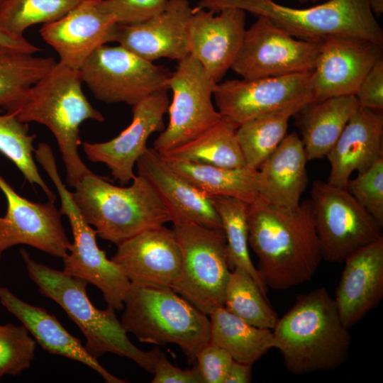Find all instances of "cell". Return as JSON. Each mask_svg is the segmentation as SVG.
Returning a JSON list of instances; mask_svg holds the SVG:
<instances>
[{"instance_id":"obj_1","label":"cell","mask_w":383,"mask_h":383,"mask_svg":"<svg viewBox=\"0 0 383 383\" xmlns=\"http://www.w3.org/2000/svg\"><path fill=\"white\" fill-rule=\"evenodd\" d=\"M247 222L248 244L268 289L286 290L313 277L322 255L309 199L286 209L259 196L248 204Z\"/></svg>"},{"instance_id":"obj_2","label":"cell","mask_w":383,"mask_h":383,"mask_svg":"<svg viewBox=\"0 0 383 383\" xmlns=\"http://www.w3.org/2000/svg\"><path fill=\"white\" fill-rule=\"evenodd\" d=\"M273 348L294 374L336 370L350 354L352 338L325 287L299 294L272 329Z\"/></svg>"},{"instance_id":"obj_3","label":"cell","mask_w":383,"mask_h":383,"mask_svg":"<svg viewBox=\"0 0 383 383\" xmlns=\"http://www.w3.org/2000/svg\"><path fill=\"white\" fill-rule=\"evenodd\" d=\"M82 84L79 70L57 62L11 113L23 123L35 122L50 129L62 155L67 184L73 188L91 172L79 154L80 126L89 119L99 122L104 120L101 113L87 99Z\"/></svg>"},{"instance_id":"obj_4","label":"cell","mask_w":383,"mask_h":383,"mask_svg":"<svg viewBox=\"0 0 383 383\" xmlns=\"http://www.w3.org/2000/svg\"><path fill=\"white\" fill-rule=\"evenodd\" d=\"M20 254L30 279L40 294L56 302L78 326L85 337L84 348L94 358L113 353L134 361L153 374L162 353L155 347L150 351L137 348L118 319L115 309H99L89 300L85 280L70 276L35 261L24 249Z\"/></svg>"},{"instance_id":"obj_5","label":"cell","mask_w":383,"mask_h":383,"mask_svg":"<svg viewBox=\"0 0 383 383\" xmlns=\"http://www.w3.org/2000/svg\"><path fill=\"white\" fill-rule=\"evenodd\" d=\"M118 187L92 172L71 192L84 219L102 239L116 245L140 232L171 222L169 212L149 181L138 174Z\"/></svg>"},{"instance_id":"obj_6","label":"cell","mask_w":383,"mask_h":383,"mask_svg":"<svg viewBox=\"0 0 383 383\" xmlns=\"http://www.w3.org/2000/svg\"><path fill=\"white\" fill-rule=\"evenodd\" d=\"M196 8L214 13L226 8L240 9L267 18L298 39L321 41L328 35H350L383 46V30L370 9V0H328L303 9L274 0H199Z\"/></svg>"},{"instance_id":"obj_7","label":"cell","mask_w":383,"mask_h":383,"mask_svg":"<svg viewBox=\"0 0 383 383\" xmlns=\"http://www.w3.org/2000/svg\"><path fill=\"white\" fill-rule=\"evenodd\" d=\"M121 323L141 343L178 345L188 362L211 339V321L171 288L131 286L125 298Z\"/></svg>"},{"instance_id":"obj_8","label":"cell","mask_w":383,"mask_h":383,"mask_svg":"<svg viewBox=\"0 0 383 383\" xmlns=\"http://www.w3.org/2000/svg\"><path fill=\"white\" fill-rule=\"evenodd\" d=\"M34 154L57 189L61 201L60 211L67 217L72 232L71 247L62 258V271L96 286L102 292L107 306L122 310L131 288L130 281L98 246L96 231L84 219L71 192L62 182L50 146L40 143Z\"/></svg>"},{"instance_id":"obj_9","label":"cell","mask_w":383,"mask_h":383,"mask_svg":"<svg viewBox=\"0 0 383 383\" xmlns=\"http://www.w3.org/2000/svg\"><path fill=\"white\" fill-rule=\"evenodd\" d=\"M182 252L179 276L172 289L203 313L209 315L223 306L231 270L223 229L193 222L173 223Z\"/></svg>"},{"instance_id":"obj_10","label":"cell","mask_w":383,"mask_h":383,"mask_svg":"<svg viewBox=\"0 0 383 383\" xmlns=\"http://www.w3.org/2000/svg\"><path fill=\"white\" fill-rule=\"evenodd\" d=\"M309 200L322 259L326 261L343 262L382 237V227L346 188L316 180Z\"/></svg>"},{"instance_id":"obj_11","label":"cell","mask_w":383,"mask_h":383,"mask_svg":"<svg viewBox=\"0 0 383 383\" xmlns=\"http://www.w3.org/2000/svg\"><path fill=\"white\" fill-rule=\"evenodd\" d=\"M216 82L191 54L178 61L167 86L172 92L168 125L152 148L165 153L195 138L221 118L212 101Z\"/></svg>"},{"instance_id":"obj_12","label":"cell","mask_w":383,"mask_h":383,"mask_svg":"<svg viewBox=\"0 0 383 383\" xmlns=\"http://www.w3.org/2000/svg\"><path fill=\"white\" fill-rule=\"evenodd\" d=\"M79 71L82 82L98 100L132 106L153 93L168 89L171 74L120 45L99 47Z\"/></svg>"},{"instance_id":"obj_13","label":"cell","mask_w":383,"mask_h":383,"mask_svg":"<svg viewBox=\"0 0 383 383\" xmlns=\"http://www.w3.org/2000/svg\"><path fill=\"white\" fill-rule=\"evenodd\" d=\"M245 30L231 67L245 79L313 71L321 41L296 38L264 16Z\"/></svg>"},{"instance_id":"obj_14","label":"cell","mask_w":383,"mask_h":383,"mask_svg":"<svg viewBox=\"0 0 383 383\" xmlns=\"http://www.w3.org/2000/svg\"><path fill=\"white\" fill-rule=\"evenodd\" d=\"M215 104L221 116L238 128L260 115L313 101V71L216 84Z\"/></svg>"},{"instance_id":"obj_15","label":"cell","mask_w":383,"mask_h":383,"mask_svg":"<svg viewBox=\"0 0 383 383\" xmlns=\"http://www.w3.org/2000/svg\"><path fill=\"white\" fill-rule=\"evenodd\" d=\"M0 189L7 201L6 212L0 216V260L4 251L21 244L62 259L72 243L55 201H30L18 194L1 175Z\"/></svg>"},{"instance_id":"obj_16","label":"cell","mask_w":383,"mask_h":383,"mask_svg":"<svg viewBox=\"0 0 383 383\" xmlns=\"http://www.w3.org/2000/svg\"><path fill=\"white\" fill-rule=\"evenodd\" d=\"M383 46L350 35H332L321 42L313 89L315 101L355 95L375 63L383 58Z\"/></svg>"},{"instance_id":"obj_17","label":"cell","mask_w":383,"mask_h":383,"mask_svg":"<svg viewBox=\"0 0 383 383\" xmlns=\"http://www.w3.org/2000/svg\"><path fill=\"white\" fill-rule=\"evenodd\" d=\"M167 91L153 93L133 106L131 123L114 138L83 143L87 158L106 165L121 185L128 184L135 177L134 165L148 148L149 137L165 128L164 116L170 104Z\"/></svg>"},{"instance_id":"obj_18","label":"cell","mask_w":383,"mask_h":383,"mask_svg":"<svg viewBox=\"0 0 383 383\" xmlns=\"http://www.w3.org/2000/svg\"><path fill=\"white\" fill-rule=\"evenodd\" d=\"M111 260L131 286L172 289L179 274L182 252L173 229L162 225L118 244Z\"/></svg>"},{"instance_id":"obj_19","label":"cell","mask_w":383,"mask_h":383,"mask_svg":"<svg viewBox=\"0 0 383 383\" xmlns=\"http://www.w3.org/2000/svg\"><path fill=\"white\" fill-rule=\"evenodd\" d=\"M117 26L99 0H86L61 18L43 24L40 33L58 54L59 62L79 70L97 48L116 41Z\"/></svg>"},{"instance_id":"obj_20","label":"cell","mask_w":383,"mask_h":383,"mask_svg":"<svg viewBox=\"0 0 383 383\" xmlns=\"http://www.w3.org/2000/svg\"><path fill=\"white\" fill-rule=\"evenodd\" d=\"M192 11L188 0H169L163 10L144 21L118 24L115 42L150 62L162 57L179 61L190 55Z\"/></svg>"},{"instance_id":"obj_21","label":"cell","mask_w":383,"mask_h":383,"mask_svg":"<svg viewBox=\"0 0 383 383\" xmlns=\"http://www.w3.org/2000/svg\"><path fill=\"white\" fill-rule=\"evenodd\" d=\"M246 12L226 8L218 13L193 8L188 32L189 52L218 83L239 52L245 28Z\"/></svg>"},{"instance_id":"obj_22","label":"cell","mask_w":383,"mask_h":383,"mask_svg":"<svg viewBox=\"0 0 383 383\" xmlns=\"http://www.w3.org/2000/svg\"><path fill=\"white\" fill-rule=\"evenodd\" d=\"M136 165L138 174L149 181L165 204L172 223L193 222L223 229L211 198L173 170L152 148L145 150Z\"/></svg>"},{"instance_id":"obj_23","label":"cell","mask_w":383,"mask_h":383,"mask_svg":"<svg viewBox=\"0 0 383 383\" xmlns=\"http://www.w3.org/2000/svg\"><path fill=\"white\" fill-rule=\"evenodd\" d=\"M344 262L334 300L343 323L350 328L383 297V236Z\"/></svg>"},{"instance_id":"obj_24","label":"cell","mask_w":383,"mask_h":383,"mask_svg":"<svg viewBox=\"0 0 383 383\" xmlns=\"http://www.w3.org/2000/svg\"><path fill=\"white\" fill-rule=\"evenodd\" d=\"M326 157L331 164L327 182L346 188L354 171L362 173L383 158V111L360 106Z\"/></svg>"},{"instance_id":"obj_25","label":"cell","mask_w":383,"mask_h":383,"mask_svg":"<svg viewBox=\"0 0 383 383\" xmlns=\"http://www.w3.org/2000/svg\"><path fill=\"white\" fill-rule=\"evenodd\" d=\"M0 303L22 323L44 350L84 364L108 383L128 382L109 372L87 352L80 340L70 334L55 316L45 309L23 301L4 287H0Z\"/></svg>"},{"instance_id":"obj_26","label":"cell","mask_w":383,"mask_h":383,"mask_svg":"<svg viewBox=\"0 0 383 383\" xmlns=\"http://www.w3.org/2000/svg\"><path fill=\"white\" fill-rule=\"evenodd\" d=\"M307 162L300 137L294 131L287 134L257 169L260 197L279 207H297L308 184Z\"/></svg>"},{"instance_id":"obj_27","label":"cell","mask_w":383,"mask_h":383,"mask_svg":"<svg viewBox=\"0 0 383 383\" xmlns=\"http://www.w3.org/2000/svg\"><path fill=\"white\" fill-rule=\"evenodd\" d=\"M360 106L355 95L313 101L294 114L308 161L326 157Z\"/></svg>"},{"instance_id":"obj_28","label":"cell","mask_w":383,"mask_h":383,"mask_svg":"<svg viewBox=\"0 0 383 383\" xmlns=\"http://www.w3.org/2000/svg\"><path fill=\"white\" fill-rule=\"evenodd\" d=\"M162 157L173 170L209 198L231 197L249 204L260 196L256 169L223 167Z\"/></svg>"},{"instance_id":"obj_29","label":"cell","mask_w":383,"mask_h":383,"mask_svg":"<svg viewBox=\"0 0 383 383\" xmlns=\"http://www.w3.org/2000/svg\"><path fill=\"white\" fill-rule=\"evenodd\" d=\"M210 341L226 350L233 360L252 365L273 348L272 330L248 323L218 307L209 315Z\"/></svg>"},{"instance_id":"obj_30","label":"cell","mask_w":383,"mask_h":383,"mask_svg":"<svg viewBox=\"0 0 383 383\" xmlns=\"http://www.w3.org/2000/svg\"><path fill=\"white\" fill-rule=\"evenodd\" d=\"M237 128L235 124L222 117L195 138L160 155L167 159L223 167H245L236 137Z\"/></svg>"},{"instance_id":"obj_31","label":"cell","mask_w":383,"mask_h":383,"mask_svg":"<svg viewBox=\"0 0 383 383\" xmlns=\"http://www.w3.org/2000/svg\"><path fill=\"white\" fill-rule=\"evenodd\" d=\"M57 63L52 57H38L14 48L0 47V107L13 113L29 90Z\"/></svg>"},{"instance_id":"obj_32","label":"cell","mask_w":383,"mask_h":383,"mask_svg":"<svg viewBox=\"0 0 383 383\" xmlns=\"http://www.w3.org/2000/svg\"><path fill=\"white\" fill-rule=\"evenodd\" d=\"M301 106L260 115L237 128L236 137L246 166L256 170L260 167L286 136L289 119Z\"/></svg>"},{"instance_id":"obj_33","label":"cell","mask_w":383,"mask_h":383,"mask_svg":"<svg viewBox=\"0 0 383 383\" xmlns=\"http://www.w3.org/2000/svg\"><path fill=\"white\" fill-rule=\"evenodd\" d=\"M211 200L221 218L226 235L227 260L231 270L235 267L246 270L267 296L268 288L260 277L248 250V204L231 197H213Z\"/></svg>"},{"instance_id":"obj_34","label":"cell","mask_w":383,"mask_h":383,"mask_svg":"<svg viewBox=\"0 0 383 383\" xmlns=\"http://www.w3.org/2000/svg\"><path fill=\"white\" fill-rule=\"evenodd\" d=\"M223 306L248 323L260 328L272 330L278 319L253 277L240 267L231 271Z\"/></svg>"},{"instance_id":"obj_35","label":"cell","mask_w":383,"mask_h":383,"mask_svg":"<svg viewBox=\"0 0 383 383\" xmlns=\"http://www.w3.org/2000/svg\"><path fill=\"white\" fill-rule=\"evenodd\" d=\"M35 138L29 133L28 123L13 113H0V152L17 167L26 181L39 186L49 200L55 201L56 196L41 177L34 160Z\"/></svg>"},{"instance_id":"obj_36","label":"cell","mask_w":383,"mask_h":383,"mask_svg":"<svg viewBox=\"0 0 383 383\" xmlns=\"http://www.w3.org/2000/svg\"><path fill=\"white\" fill-rule=\"evenodd\" d=\"M86 0H6L0 9V31L23 38L29 27L50 23Z\"/></svg>"},{"instance_id":"obj_37","label":"cell","mask_w":383,"mask_h":383,"mask_svg":"<svg viewBox=\"0 0 383 383\" xmlns=\"http://www.w3.org/2000/svg\"><path fill=\"white\" fill-rule=\"evenodd\" d=\"M36 342L27 328L12 323L0 325V381L28 369L35 357Z\"/></svg>"},{"instance_id":"obj_38","label":"cell","mask_w":383,"mask_h":383,"mask_svg":"<svg viewBox=\"0 0 383 383\" xmlns=\"http://www.w3.org/2000/svg\"><path fill=\"white\" fill-rule=\"evenodd\" d=\"M346 189L383 227V158L366 171L349 179Z\"/></svg>"},{"instance_id":"obj_39","label":"cell","mask_w":383,"mask_h":383,"mask_svg":"<svg viewBox=\"0 0 383 383\" xmlns=\"http://www.w3.org/2000/svg\"><path fill=\"white\" fill-rule=\"evenodd\" d=\"M169 0H99L100 9L118 24L144 21L160 12Z\"/></svg>"},{"instance_id":"obj_40","label":"cell","mask_w":383,"mask_h":383,"mask_svg":"<svg viewBox=\"0 0 383 383\" xmlns=\"http://www.w3.org/2000/svg\"><path fill=\"white\" fill-rule=\"evenodd\" d=\"M233 360L226 350L209 341L197 352L195 365L204 383H223Z\"/></svg>"},{"instance_id":"obj_41","label":"cell","mask_w":383,"mask_h":383,"mask_svg":"<svg viewBox=\"0 0 383 383\" xmlns=\"http://www.w3.org/2000/svg\"><path fill=\"white\" fill-rule=\"evenodd\" d=\"M355 96L360 106L383 111V58L367 74Z\"/></svg>"},{"instance_id":"obj_42","label":"cell","mask_w":383,"mask_h":383,"mask_svg":"<svg viewBox=\"0 0 383 383\" xmlns=\"http://www.w3.org/2000/svg\"><path fill=\"white\" fill-rule=\"evenodd\" d=\"M152 383H204L196 365L182 370L172 365L164 353H161L153 372Z\"/></svg>"},{"instance_id":"obj_43","label":"cell","mask_w":383,"mask_h":383,"mask_svg":"<svg viewBox=\"0 0 383 383\" xmlns=\"http://www.w3.org/2000/svg\"><path fill=\"white\" fill-rule=\"evenodd\" d=\"M252 380V365L233 360L223 383H250Z\"/></svg>"},{"instance_id":"obj_44","label":"cell","mask_w":383,"mask_h":383,"mask_svg":"<svg viewBox=\"0 0 383 383\" xmlns=\"http://www.w3.org/2000/svg\"><path fill=\"white\" fill-rule=\"evenodd\" d=\"M0 47L14 48L28 53L34 54L40 48L27 40L24 37L16 38L0 31Z\"/></svg>"},{"instance_id":"obj_45","label":"cell","mask_w":383,"mask_h":383,"mask_svg":"<svg viewBox=\"0 0 383 383\" xmlns=\"http://www.w3.org/2000/svg\"><path fill=\"white\" fill-rule=\"evenodd\" d=\"M370 6L375 16H379L383 13V0H370Z\"/></svg>"},{"instance_id":"obj_46","label":"cell","mask_w":383,"mask_h":383,"mask_svg":"<svg viewBox=\"0 0 383 383\" xmlns=\"http://www.w3.org/2000/svg\"><path fill=\"white\" fill-rule=\"evenodd\" d=\"M301 4H306L308 2V0H298ZM318 0H313V1H317Z\"/></svg>"},{"instance_id":"obj_47","label":"cell","mask_w":383,"mask_h":383,"mask_svg":"<svg viewBox=\"0 0 383 383\" xmlns=\"http://www.w3.org/2000/svg\"><path fill=\"white\" fill-rule=\"evenodd\" d=\"M6 0H0V9Z\"/></svg>"}]
</instances>
